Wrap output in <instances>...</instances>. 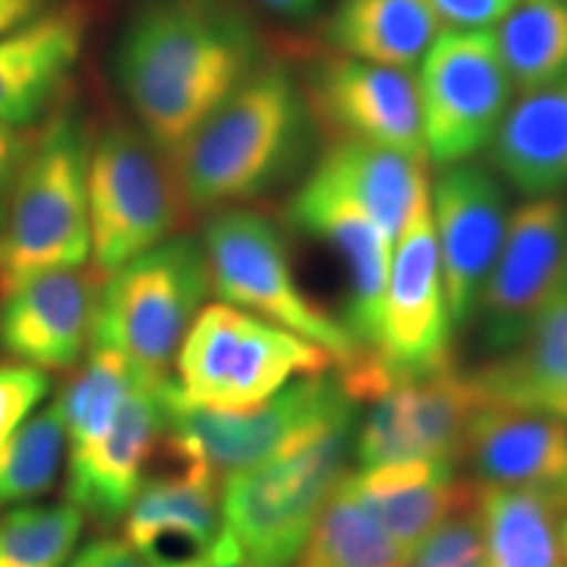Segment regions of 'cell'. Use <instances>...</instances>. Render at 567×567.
I'll return each mask as SVG.
<instances>
[{
  "label": "cell",
  "mask_w": 567,
  "mask_h": 567,
  "mask_svg": "<svg viewBox=\"0 0 567 567\" xmlns=\"http://www.w3.org/2000/svg\"><path fill=\"white\" fill-rule=\"evenodd\" d=\"M260 63V40L229 0H140L116 45L118 90L168 155Z\"/></svg>",
  "instance_id": "cell-1"
},
{
  "label": "cell",
  "mask_w": 567,
  "mask_h": 567,
  "mask_svg": "<svg viewBox=\"0 0 567 567\" xmlns=\"http://www.w3.org/2000/svg\"><path fill=\"white\" fill-rule=\"evenodd\" d=\"M313 124L287 69L252 71L174 155L187 208L216 213L266 195L297 172Z\"/></svg>",
  "instance_id": "cell-2"
},
{
  "label": "cell",
  "mask_w": 567,
  "mask_h": 567,
  "mask_svg": "<svg viewBox=\"0 0 567 567\" xmlns=\"http://www.w3.org/2000/svg\"><path fill=\"white\" fill-rule=\"evenodd\" d=\"M90 147L80 109L61 101L34 134L0 213V292L32 276L82 268L92 258Z\"/></svg>",
  "instance_id": "cell-3"
},
{
  "label": "cell",
  "mask_w": 567,
  "mask_h": 567,
  "mask_svg": "<svg viewBox=\"0 0 567 567\" xmlns=\"http://www.w3.org/2000/svg\"><path fill=\"white\" fill-rule=\"evenodd\" d=\"M354 423L358 410L334 417L279 455L224 478V526L247 559L264 567L297 563L318 513L347 476Z\"/></svg>",
  "instance_id": "cell-4"
},
{
  "label": "cell",
  "mask_w": 567,
  "mask_h": 567,
  "mask_svg": "<svg viewBox=\"0 0 567 567\" xmlns=\"http://www.w3.org/2000/svg\"><path fill=\"white\" fill-rule=\"evenodd\" d=\"M329 352L234 305H205L176 352V389L187 402L250 410L292 381L326 373Z\"/></svg>",
  "instance_id": "cell-5"
},
{
  "label": "cell",
  "mask_w": 567,
  "mask_h": 567,
  "mask_svg": "<svg viewBox=\"0 0 567 567\" xmlns=\"http://www.w3.org/2000/svg\"><path fill=\"white\" fill-rule=\"evenodd\" d=\"M105 276L90 344L113 347L153 379H172L176 352L213 292L203 245L168 237Z\"/></svg>",
  "instance_id": "cell-6"
},
{
  "label": "cell",
  "mask_w": 567,
  "mask_h": 567,
  "mask_svg": "<svg viewBox=\"0 0 567 567\" xmlns=\"http://www.w3.org/2000/svg\"><path fill=\"white\" fill-rule=\"evenodd\" d=\"M203 252L208 260L210 289L226 305L308 339L329 352L337 365L363 350L344 323L297 284L279 226L264 213L216 210L203 229Z\"/></svg>",
  "instance_id": "cell-7"
},
{
  "label": "cell",
  "mask_w": 567,
  "mask_h": 567,
  "mask_svg": "<svg viewBox=\"0 0 567 567\" xmlns=\"http://www.w3.org/2000/svg\"><path fill=\"white\" fill-rule=\"evenodd\" d=\"M87 205L101 274L166 243L187 210L174 158L137 124H113L92 140Z\"/></svg>",
  "instance_id": "cell-8"
},
{
  "label": "cell",
  "mask_w": 567,
  "mask_h": 567,
  "mask_svg": "<svg viewBox=\"0 0 567 567\" xmlns=\"http://www.w3.org/2000/svg\"><path fill=\"white\" fill-rule=\"evenodd\" d=\"M358 410L347 400L337 375H305L271 400L250 410H216L187 402L176 389H166V450L168 457L205 465L218 478L245 471L279 455L334 417Z\"/></svg>",
  "instance_id": "cell-9"
},
{
  "label": "cell",
  "mask_w": 567,
  "mask_h": 567,
  "mask_svg": "<svg viewBox=\"0 0 567 567\" xmlns=\"http://www.w3.org/2000/svg\"><path fill=\"white\" fill-rule=\"evenodd\" d=\"M423 145L439 168L492 145L515 90L494 30H442L417 63Z\"/></svg>",
  "instance_id": "cell-10"
},
{
  "label": "cell",
  "mask_w": 567,
  "mask_h": 567,
  "mask_svg": "<svg viewBox=\"0 0 567 567\" xmlns=\"http://www.w3.org/2000/svg\"><path fill=\"white\" fill-rule=\"evenodd\" d=\"M486 402L457 358L423 373L389 371L360 405L365 413L354 423L352 457L360 467L413 460L463 465L467 431Z\"/></svg>",
  "instance_id": "cell-11"
},
{
  "label": "cell",
  "mask_w": 567,
  "mask_h": 567,
  "mask_svg": "<svg viewBox=\"0 0 567 567\" xmlns=\"http://www.w3.org/2000/svg\"><path fill=\"white\" fill-rule=\"evenodd\" d=\"M567 289V195L528 197L509 213L505 243L478 300L481 342L513 352Z\"/></svg>",
  "instance_id": "cell-12"
},
{
  "label": "cell",
  "mask_w": 567,
  "mask_h": 567,
  "mask_svg": "<svg viewBox=\"0 0 567 567\" xmlns=\"http://www.w3.org/2000/svg\"><path fill=\"white\" fill-rule=\"evenodd\" d=\"M452 334L429 184L394 243L373 352L389 371L423 373L455 360Z\"/></svg>",
  "instance_id": "cell-13"
},
{
  "label": "cell",
  "mask_w": 567,
  "mask_h": 567,
  "mask_svg": "<svg viewBox=\"0 0 567 567\" xmlns=\"http://www.w3.org/2000/svg\"><path fill=\"white\" fill-rule=\"evenodd\" d=\"M431 210L442 264L446 308L455 329L476 318L481 292L507 234V195L499 176L465 161L431 184Z\"/></svg>",
  "instance_id": "cell-14"
},
{
  "label": "cell",
  "mask_w": 567,
  "mask_h": 567,
  "mask_svg": "<svg viewBox=\"0 0 567 567\" xmlns=\"http://www.w3.org/2000/svg\"><path fill=\"white\" fill-rule=\"evenodd\" d=\"M172 460L142 481L124 513V542L147 567H216L234 538L224 526L221 478L205 465Z\"/></svg>",
  "instance_id": "cell-15"
},
{
  "label": "cell",
  "mask_w": 567,
  "mask_h": 567,
  "mask_svg": "<svg viewBox=\"0 0 567 567\" xmlns=\"http://www.w3.org/2000/svg\"><path fill=\"white\" fill-rule=\"evenodd\" d=\"M302 92L313 122L323 124L331 140L373 142L429 163L410 71L331 53L313 63Z\"/></svg>",
  "instance_id": "cell-16"
},
{
  "label": "cell",
  "mask_w": 567,
  "mask_h": 567,
  "mask_svg": "<svg viewBox=\"0 0 567 567\" xmlns=\"http://www.w3.org/2000/svg\"><path fill=\"white\" fill-rule=\"evenodd\" d=\"M172 379L145 375L95 442L69 450L71 505L101 523L124 517L155 452L166 442V389Z\"/></svg>",
  "instance_id": "cell-17"
},
{
  "label": "cell",
  "mask_w": 567,
  "mask_h": 567,
  "mask_svg": "<svg viewBox=\"0 0 567 567\" xmlns=\"http://www.w3.org/2000/svg\"><path fill=\"white\" fill-rule=\"evenodd\" d=\"M287 213L297 231L323 243L344 264V329L363 350H373L394 245L358 203L316 172L297 189Z\"/></svg>",
  "instance_id": "cell-18"
},
{
  "label": "cell",
  "mask_w": 567,
  "mask_h": 567,
  "mask_svg": "<svg viewBox=\"0 0 567 567\" xmlns=\"http://www.w3.org/2000/svg\"><path fill=\"white\" fill-rule=\"evenodd\" d=\"M101 274L61 268L17 284L0 302V352L21 365L66 371L80 363L95 321Z\"/></svg>",
  "instance_id": "cell-19"
},
{
  "label": "cell",
  "mask_w": 567,
  "mask_h": 567,
  "mask_svg": "<svg viewBox=\"0 0 567 567\" xmlns=\"http://www.w3.org/2000/svg\"><path fill=\"white\" fill-rule=\"evenodd\" d=\"M478 484L523 488L567 515V423L499 402L473 417L463 452Z\"/></svg>",
  "instance_id": "cell-20"
},
{
  "label": "cell",
  "mask_w": 567,
  "mask_h": 567,
  "mask_svg": "<svg viewBox=\"0 0 567 567\" xmlns=\"http://www.w3.org/2000/svg\"><path fill=\"white\" fill-rule=\"evenodd\" d=\"M84 34L82 6L55 3L0 38V124L32 130L51 116L80 63Z\"/></svg>",
  "instance_id": "cell-21"
},
{
  "label": "cell",
  "mask_w": 567,
  "mask_h": 567,
  "mask_svg": "<svg viewBox=\"0 0 567 567\" xmlns=\"http://www.w3.org/2000/svg\"><path fill=\"white\" fill-rule=\"evenodd\" d=\"M344 484L405 557L444 520L476 507L478 494V481L457 476V465L429 460L358 467Z\"/></svg>",
  "instance_id": "cell-22"
},
{
  "label": "cell",
  "mask_w": 567,
  "mask_h": 567,
  "mask_svg": "<svg viewBox=\"0 0 567 567\" xmlns=\"http://www.w3.org/2000/svg\"><path fill=\"white\" fill-rule=\"evenodd\" d=\"M488 151L494 172L520 195L567 193V74L509 105Z\"/></svg>",
  "instance_id": "cell-23"
},
{
  "label": "cell",
  "mask_w": 567,
  "mask_h": 567,
  "mask_svg": "<svg viewBox=\"0 0 567 567\" xmlns=\"http://www.w3.org/2000/svg\"><path fill=\"white\" fill-rule=\"evenodd\" d=\"M425 166L429 163L373 142L331 140L313 172L358 203L394 245L417 195L429 187Z\"/></svg>",
  "instance_id": "cell-24"
},
{
  "label": "cell",
  "mask_w": 567,
  "mask_h": 567,
  "mask_svg": "<svg viewBox=\"0 0 567 567\" xmlns=\"http://www.w3.org/2000/svg\"><path fill=\"white\" fill-rule=\"evenodd\" d=\"M442 32L431 0H342L326 34L334 53L410 71Z\"/></svg>",
  "instance_id": "cell-25"
},
{
  "label": "cell",
  "mask_w": 567,
  "mask_h": 567,
  "mask_svg": "<svg viewBox=\"0 0 567 567\" xmlns=\"http://www.w3.org/2000/svg\"><path fill=\"white\" fill-rule=\"evenodd\" d=\"M476 515L488 567H567L565 513L544 496L478 484Z\"/></svg>",
  "instance_id": "cell-26"
},
{
  "label": "cell",
  "mask_w": 567,
  "mask_h": 567,
  "mask_svg": "<svg viewBox=\"0 0 567 567\" xmlns=\"http://www.w3.org/2000/svg\"><path fill=\"white\" fill-rule=\"evenodd\" d=\"M295 567H405V551L342 478L318 513Z\"/></svg>",
  "instance_id": "cell-27"
},
{
  "label": "cell",
  "mask_w": 567,
  "mask_h": 567,
  "mask_svg": "<svg viewBox=\"0 0 567 567\" xmlns=\"http://www.w3.org/2000/svg\"><path fill=\"white\" fill-rule=\"evenodd\" d=\"M494 34L517 95L567 74V0H517Z\"/></svg>",
  "instance_id": "cell-28"
},
{
  "label": "cell",
  "mask_w": 567,
  "mask_h": 567,
  "mask_svg": "<svg viewBox=\"0 0 567 567\" xmlns=\"http://www.w3.org/2000/svg\"><path fill=\"white\" fill-rule=\"evenodd\" d=\"M145 375L147 373H142L130 358H124L113 347L90 344L84 365L71 379L59 402L69 450H80L95 442Z\"/></svg>",
  "instance_id": "cell-29"
},
{
  "label": "cell",
  "mask_w": 567,
  "mask_h": 567,
  "mask_svg": "<svg viewBox=\"0 0 567 567\" xmlns=\"http://www.w3.org/2000/svg\"><path fill=\"white\" fill-rule=\"evenodd\" d=\"M63 446L66 425L59 402L21 423L0 452V509L24 505L51 488L59 478Z\"/></svg>",
  "instance_id": "cell-30"
},
{
  "label": "cell",
  "mask_w": 567,
  "mask_h": 567,
  "mask_svg": "<svg viewBox=\"0 0 567 567\" xmlns=\"http://www.w3.org/2000/svg\"><path fill=\"white\" fill-rule=\"evenodd\" d=\"M74 505H24L0 515V567H63L82 536Z\"/></svg>",
  "instance_id": "cell-31"
},
{
  "label": "cell",
  "mask_w": 567,
  "mask_h": 567,
  "mask_svg": "<svg viewBox=\"0 0 567 567\" xmlns=\"http://www.w3.org/2000/svg\"><path fill=\"white\" fill-rule=\"evenodd\" d=\"M481 386L549 384L567 386V289L538 316L513 352L473 371Z\"/></svg>",
  "instance_id": "cell-32"
},
{
  "label": "cell",
  "mask_w": 567,
  "mask_h": 567,
  "mask_svg": "<svg viewBox=\"0 0 567 567\" xmlns=\"http://www.w3.org/2000/svg\"><path fill=\"white\" fill-rule=\"evenodd\" d=\"M405 567H488L476 507L431 530L405 557Z\"/></svg>",
  "instance_id": "cell-33"
},
{
  "label": "cell",
  "mask_w": 567,
  "mask_h": 567,
  "mask_svg": "<svg viewBox=\"0 0 567 567\" xmlns=\"http://www.w3.org/2000/svg\"><path fill=\"white\" fill-rule=\"evenodd\" d=\"M51 392V379L32 365H0V452Z\"/></svg>",
  "instance_id": "cell-34"
},
{
  "label": "cell",
  "mask_w": 567,
  "mask_h": 567,
  "mask_svg": "<svg viewBox=\"0 0 567 567\" xmlns=\"http://www.w3.org/2000/svg\"><path fill=\"white\" fill-rule=\"evenodd\" d=\"M517 0H431L442 30H494Z\"/></svg>",
  "instance_id": "cell-35"
},
{
  "label": "cell",
  "mask_w": 567,
  "mask_h": 567,
  "mask_svg": "<svg viewBox=\"0 0 567 567\" xmlns=\"http://www.w3.org/2000/svg\"><path fill=\"white\" fill-rule=\"evenodd\" d=\"M481 392H484L488 402H499V405H513L523 410H536V413L555 415L559 421L567 423V386L502 384V386H481Z\"/></svg>",
  "instance_id": "cell-36"
},
{
  "label": "cell",
  "mask_w": 567,
  "mask_h": 567,
  "mask_svg": "<svg viewBox=\"0 0 567 567\" xmlns=\"http://www.w3.org/2000/svg\"><path fill=\"white\" fill-rule=\"evenodd\" d=\"M34 130H19V126L0 124V213L9 200L13 182L24 166L27 155L32 151Z\"/></svg>",
  "instance_id": "cell-37"
},
{
  "label": "cell",
  "mask_w": 567,
  "mask_h": 567,
  "mask_svg": "<svg viewBox=\"0 0 567 567\" xmlns=\"http://www.w3.org/2000/svg\"><path fill=\"white\" fill-rule=\"evenodd\" d=\"M63 567H147L137 551L118 538H95L82 547Z\"/></svg>",
  "instance_id": "cell-38"
},
{
  "label": "cell",
  "mask_w": 567,
  "mask_h": 567,
  "mask_svg": "<svg viewBox=\"0 0 567 567\" xmlns=\"http://www.w3.org/2000/svg\"><path fill=\"white\" fill-rule=\"evenodd\" d=\"M53 0H0V38L42 17Z\"/></svg>",
  "instance_id": "cell-39"
},
{
  "label": "cell",
  "mask_w": 567,
  "mask_h": 567,
  "mask_svg": "<svg viewBox=\"0 0 567 567\" xmlns=\"http://www.w3.org/2000/svg\"><path fill=\"white\" fill-rule=\"evenodd\" d=\"M266 11L284 19H305L318 9L321 0H258Z\"/></svg>",
  "instance_id": "cell-40"
},
{
  "label": "cell",
  "mask_w": 567,
  "mask_h": 567,
  "mask_svg": "<svg viewBox=\"0 0 567 567\" xmlns=\"http://www.w3.org/2000/svg\"><path fill=\"white\" fill-rule=\"evenodd\" d=\"M216 567H264V565H258V563H252V559H247L243 555V549H239L237 544H234V547L226 551L221 559H218Z\"/></svg>",
  "instance_id": "cell-41"
},
{
  "label": "cell",
  "mask_w": 567,
  "mask_h": 567,
  "mask_svg": "<svg viewBox=\"0 0 567 567\" xmlns=\"http://www.w3.org/2000/svg\"><path fill=\"white\" fill-rule=\"evenodd\" d=\"M563 542H567V515L563 517Z\"/></svg>",
  "instance_id": "cell-42"
},
{
  "label": "cell",
  "mask_w": 567,
  "mask_h": 567,
  "mask_svg": "<svg viewBox=\"0 0 567 567\" xmlns=\"http://www.w3.org/2000/svg\"><path fill=\"white\" fill-rule=\"evenodd\" d=\"M563 549H565V559H567V542H563Z\"/></svg>",
  "instance_id": "cell-43"
}]
</instances>
